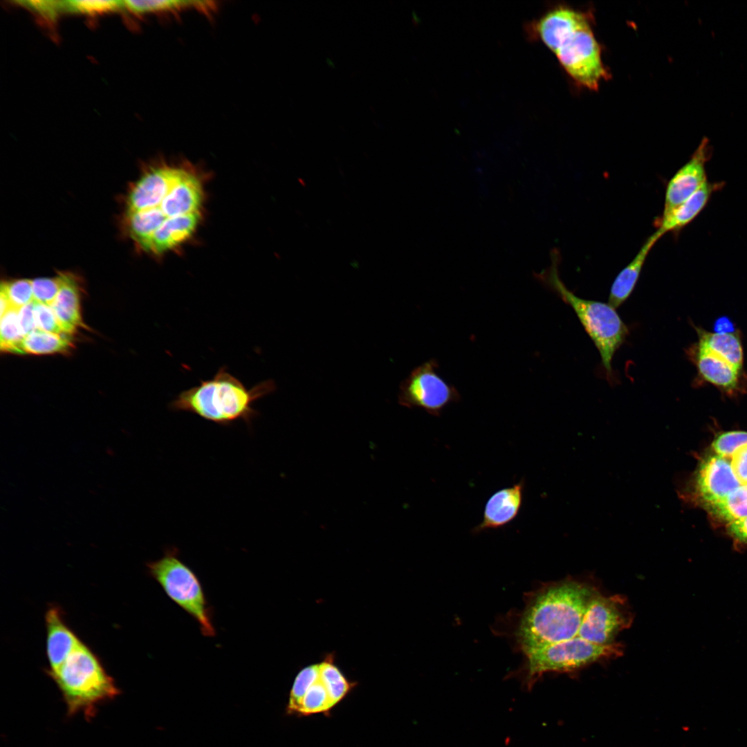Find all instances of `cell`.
Instances as JSON below:
<instances>
[{"mask_svg": "<svg viewBox=\"0 0 747 747\" xmlns=\"http://www.w3.org/2000/svg\"><path fill=\"white\" fill-rule=\"evenodd\" d=\"M275 389L276 385L272 380L248 389L223 366L212 378L201 380L199 385L180 392L169 407L173 411L193 413L223 426L238 420L250 424L259 414L252 404Z\"/></svg>", "mask_w": 747, "mask_h": 747, "instance_id": "obj_3", "label": "cell"}, {"mask_svg": "<svg viewBox=\"0 0 747 747\" xmlns=\"http://www.w3.org/2000/svg\"><path fill=\"white\" fill-rule=\"evenodd\" d=\"M721 187V183L706 182L683 203L669 212L662 214L657 221V230L663 235L681 230L704 210L712 194Z\"/></svg>", "mask_w": 747, "mask_h": 747, "instance_id": "obj_16", "label": "cell"}, {"mask_svg": "<svg viewBox=\"0 0 747 747\" xmlns=\"http://www.w3.org/2000/svg\"><path fill=\"white\" fill-rule=\"evenodd\" d=\"M201 218L199 212L167 220L153 234L146 251L161 255L176 248L192 236Z\"/></svg>", "mask_w": 747, "mask_h": 747, "instance_id": "obj_18", "label": "cell"}, {"mask_svg": "<svg viewBox=\"0 0 747 747\" xmlns=\"http://www.w3.org/2000/svg\"><path fill=\"white\" fill-rule=\"evenodd\" d=\"M68 335L36 329L23 339L19 347V354L66 353L72 348V342Z\"/></svg>", "mask_w": 747, "mask_h": 747, "instance_id": "obj_21", "label": "cell"}, {"mask_svg": "<svg viewBox=\"0 0 747 747\" xmlns=\"http://www.w3.org/2000/svg\"><path fill=\"white\" fill-rule=\"evenodd\" d=\"M124 6L137 14L160 13L176 16L182 10L194 8L202 12L203 1H124Z\"/></svg>", "mask_w": 747, "mask_h": 747, "instance_id": "obj_24", "label": "cell"}, {"mask_svg": "<svg viewBox=\"0 0 747 747\" xmlns=\"http://www.w3.org/2000/svg\"><path fill=\"white\" fill-rule=\"evenodd\" d=\"M526 658V681L531 685L546 672H569L622 654L619 643L600 645L578 636L524 653Z\"/></svg>", "mask_w": 747, "mask_h": 747, "instance_id": "obj_7", "label": "cell"}, {"mask_svg": "<svg viewBox=\"0 0 747 747\" xmlns=\"http://www.w3.org/2000/svg\"><path fill=\"white\" fill-rule=\"evenodd\" d=\"M731 466L739 481L747 486V445L737 450L731 456Z\"/></svg>", "mask_w": 747, "mask_h": 747, "instance_id": "obj_35", "label": "cell"}, {"mask_svg": "<svg viewBox=\"0 0 747 747\" xmlns=\"http://www.w3.org/2000/svg\"><path fill=\"white\" fill-rule=\"evenodd\" d=\"M328 692L319 679L307 690L295 713L311 714L326 712L333 708Z\"/></svg>", "mask_w": 747, "mask_h": 747, "instance_id": "obj_27", "label": "cell"}, {"mask_svg": "<svg viewBox=\"0 0 747 747\" xmlns=\"http://www.w3.org/2000/svg\"><path fill=\"white\" fill-rule=\"evenodd\" d=\"M47 670L57 669L82 641L65 622L60 609L50 607L45 614Z\"/></svg>", "mask_w": 747, "mask_h": 747, "instance_id": "obj_15", "label": "cell"}, {"mask_svg": "<svg viewBox=\"0 0 747 747\" xmlns=\"http://www.w3.org/2000/svg\"><path fill=\"white\" fill-rule=\"evenodd\" d=\"M436 360L431 359L414 368L401 382L398 402L409 408L418 407L439 416L448 405L458 402L460 394L439 374Z\"/></svg>", "mask_w": 747, "mask_h": 747, "instance_id": "obj_8", "label": "cell"}, {"mask_svg": "<svg viewBox=\"0 0 747 747\" xmlns=\"http://www.w3.org/2000/svg\"><path fill=\"white\" fill-rule=\"evenodd\" d=\"M319 677V664L308 665L298 673L290 692L287 707L289 713H295L304 694Z\"/></svg>", "mask_w": 747, "mask_h": 747, "instance_id": "obj_29", "label": "cell"}, {"mask_svg": "<svg viewBox=\"0 0 747 747\" xmlns=\"http://www.w3.org/2000/svg\"><path fill=\"white\" fill-rule=\"evenodd\" d=\"M727 530L732 537L747 544V517L728 523Z\"/></svg>", "mask_w": 747, "mask_h": 747, "instance_id": "obj_37", "label": "cell"}, {"mask_svg": "<svg viewBox=\"0 0 747 747\" xmlns=\"http://www.w3.org/2000/svg\"><path fill=\"white\" fill-rule=\"evenodd\" d=\"M662 236L656 230L643 243L634 259L618 274L609 292L608 304L612 307H619L632 293L649 253Z\"/></svg>", "mask_w": 747, "mask_h": 747, "instance_id": "obj_19", "label": "cell"}, {"mask_svg": "<svg viewBox=\"0 0 747 747\" xmlns=\"http://www.w3.org/2000/svg\"><path fill=\"white\" fill-rule=\"evenodd\" d=\"M711 155L709 139L703 137L690 160L669 181L663 214L683 203L708 181L706 165Z\"/></svg>", "mask_w": 747, "mask_h": 747, "instance_id": "obj_10", "label": "cell"}, {"mask_svg": "<svg viewBox=\"0 0 747 747\" xmlns=\"http://www.w3.org/2000/svg\"><path fill=\"white\" fill-rule=\"evenodd\" d=\"M685 353L696 367L701 381L714 385L729 396L741 393L744 388L743 370L735 368L697 342L690 345Z\"/></svg>", "mask_w": 747, "mask_h": 747, "instance_id": "obj_11", "label": "cell"}, {"mask_svg": "<svg viewBox=\"0 0 747 747\" xmlns=\"http://www.w3.org/2000/svg\"><path fill=\"white\" fill-rule=\"evenodd\" d=\"M596 592L587 584L566 580L533 593L515 634L520 649L524 653L577 636L587 606Z\"/></svg>", "mask_w": 747, "mask_h": 747, "instance_id": "obj_2", "label": "cell"}, {"mask_svg": "<svg viewBox=\"0 0 747 747\" xmlns=\"http://www.w3.org/2000/svg\"><path fill=\"white\" fill-rule=\"evenodd\" d=\"M551 256V266L536 274L537 279L573 309L598 350L608 378H612L611 361L629 334L627 326L609 304L585 299L569 290L559 275L558 252L553 250Z\"/></svg>", "mask_w": 747, "mask_h": 747, "instance_id": "obj_5", "label": "cell"}, {"mask_svg": "<svg viewBox=\"0 0 747 747\" xmlns=\"http://www.w3.org/2000/svg\"><path fill=\"white\" fill-rule=\"evenodd\" d=\"M524 479L495 492L487 500L481 522L472 532L499 529L510 524L519 513L524 500Z\"/></svg>", "mask_w": 747, "mask_h": 747, "instance_id": "obj_14", "label": "cell"}, {"mask_svg": "<svg viewBox=\"0 0 747 747\" xmlns=\"http://www.w3.org/2000/svg\"><path fill=\"white\" fill-rule=\"evenodd\" d=\"M632 620L624 597L605 596L597 591L587 606L578 636L596 645H611Z\"/></svg>", "mask_w": 747, "mask_h": 747, "instance_id": "obj_9", "label": "cell"}, {"mask_svg": "<svg viewBox=\"0 0 747 747\" xmlns=\"http://www.w3.org/2000/svg\"><path fill=\"white\" fill-rule=\"evenodd\" d=\"M181 166L164 165L145 172L130 190L127 213L158 207L172 188Z\"/></svg>", "mask_w": 747, "mask_h": 747, "instance_id": "obj_13", "label": "cell"}, {"mask_svg": "<svg viewBox=\"0 0 747 747\" xmlns=\"http://www.w3.org/2000/svg\"><path fill=\"white\" fill-rule=\"evenodd\" d=\"M33 304L37 329L56 334H66L50 306L35 301H33Z\"/></svg>", "mask_w": 747, "mask_h": 747, "instance_id": "obj_33", "label": "cell"}, {"mask_svg": "<svg viewBox=\"0 0 747 747\" xmlns=\"http://www.w3.org/2000/svg\"><path fill=\"white\" fill-rule=\"evenodd\" d=\"M66 704L67 714L94 717L98 706L120 694L97 655L81 641L54 670H46Z\"/></svg>", "mask_w": 747, "mask_h": 747, "instance_id": "obj_4", "label": "cell"}, {"mask_svg": "<svg viewBox=\"0 0 747 747\" xmlns=\"http://www.w3.org/2000/svg\"><path fill=\"white\" fill-rule=\"evenodd\" d=\"M714 330L717 333H732L735 331L732 322L726 317L719 318L716 321Z\"/></svg>", "mask_w": 747, "mask_h": 747, "instance_id": "obj_38", "label": "cell"}, {"mask_svg": "<svg viewBox=\"0 0 747 747\" xmlns=\"http://www.w3.org/2000/svg\"><path fill=\"white\" fill-rule=\"evenodd\" d=\"M60 288L50 306L64 333L71 335L77 328L83 327L80 293L77 280L70 273H60Z\"/></svg>", "mask_w": 747, "mask_h": 747, "instance_id": "obj_17", "label": "cell"}, {"mask_svg": "<svg viewBox=\"0 0 747 747\" xmlns=\"http://www.w3.org/2000/svg\"><path fill=\"white\" fill-rule=\"evenodd\" d=\"M19 322L24 337L37 329L34 316L33 302L19 309Z\"/></svg>", "mask_w": 747, "mask_h": 747, "instance_id": "obj_36", "label": "cell"}, {"mask_svg": "<svg viewBox=\"0 0 747 747\" xmlns=\"http://www.w3.org/2000/svg\"><path fill=\"white\" fill-rule=\"evenodd\" d=\"M19 3L49 20H55L58 13L64 11L61 1H23Z\"/></svg>", "mask_w": 747, "mask_h": 747, "instance_id": "obj_34", "label": "cell"}, {"mask_svg": "<svg viewBox=\"0 0 747 747\" xmlns=\"http://www.w3.org/2000/svg\"><path fill=\"white\" fill-rule=\"evenodd\" d=\"M706 505L713 515L728 524L747 517V486H740L721 500Z\"/></svg>", "mask_w": 747, "mask_h": 747, "instance_id": "obj_23", "label": "cell"}, {"mask_svg": "<svg viewBox=\"0 0 747 747\" xmlns=\"http://www.w3.org/2000/svg\"><path fill=\"white\" fill-rule=\"evenodd\" d=\"M19 309L10 308L1 316L0 344L2 351L19 354V347L24 338L19 322Z\"/></svg>", "mask_w": 747, "mask_h": 747, "instance_id": "obj_26", "label": "cell"}, {"mask_svg": "<svg viewBox=\"0 0 747 747\" xmlns=\"http://www.w3.org/2000/svg\"><path fill=\"white\" fill-rule=\"evenodd\" d=\"M698 336L697 343L726 360L735 368L742 370L744 352L737 332H709L694 326Z\"/></svg>", "mask_w": 747, "mask_h": 747, "instance_id": "obj_20", "label": "cell"}, {"mask_svg": "<svg viewBox=\"0 0 747 747\" xmlns=\"http://www.w3.org/2000/svg\"><path fill=\"white\" fill-rule=\"evenodd\" d=\"M741 486L726 458L711 454L699 464L695 488L704 504L721 500Z\"/></svg>", "mask_w": 747, "mask_h": 747, "instance_id": "obj_12", "label": "cell"}, {"mask_svg": "<svg viewBox=\"0 0 747 747\" xmlns=\"http://www.w3.org/2000/svg\"><path fill=\"white\" fill-rule=\"evenodd\" d=\"M531 39L542 42L579 86L594 91L609 77L591 16L566 6H557L527 26Z\"/></svg>", "mask_w": 747, "mask_h": 747, "instance_id": "obj_1", "label": "cell"}, {"mask_svg": "<svg viewBox=\"0 0 747 747\" xmlns=\"http://www.w3.org/2000/svg\"><path fill=\"white\" fill-rule=\"evenodd\" d=\"M319 672L320 679L324 685L333 706L340 702L353 685L335 665L332 657L326 658L319 664Z\"/></svg>", "mask_w": 747, "mask_h": 747, "instance_id": "obj_25", "label": "cell"}, {"mask_svg": "<svg viewBox=\"0 0 747 747\" xmlns=\"http://www.w3.org/2000/svg\"><path fill=\"white\" fill-rule=\"evenodd\" d=\"M127 230L131 239L147 250L153 234L166 221L158 208L127 213Z\"/></svg>", "mask_w": 747, "mask_h": 747, "instance_id": "obj_22", "label": "cell"}, {"mask_svg": "<svg viewBox=\"0 0 747 747\" xmlns=\"http://www.w3.org/2000/svg\"><path fill=\"white\" fill-rule=\"evenodd\" d=\"M60 278L42 277L32 280L34 301L50 306L60 288Z\"/></svg>", "mask_w": 747, "mask_h": 747, "instance_id": "obj_32", "label": "cell"}, {"mask_svg": "<svg viewBox=\"0 0 747 747\" xmlns=\"http://www.w3.org/2000/svg\"><path fill=\"white\" fill-rule=\"evenodd\" d=\"M745 445H747V432L731 431L719 434L712 448L714 454L728 459Z\"/></svg>", "mask_w": 747, "mask_h": 747, "instance_id": "obj_31", "label": "cell"}, {"mask_svg": "<svg viewBox=\"0 0 747 747\" xmlns=\"http://www.w3.org/2000/svg\"><path fill=\"white\" fill-rule=\"evenodd\" d=\"M62 3L64 11L86 14L113 11L124 7L122 1L70 0Z\"/></svg>", "mask_w": 747, "mask_h": 747, "instance_id": "obj_30", "label": "cell"}, {"mask_svg": "<svg viewBox=\"0 0 747 747\" xmlns=\"http://www.w3.org/2000/svg\"><path fill=\"white\" fill-rule=\"evenodd\" d=\"M147 566L150 575L167 596L198 622L202 634L215 636L212 609L201 582L195 573L181 560L178 550L167 549L161 558L148 562Z\"/></svg>", "mask_w": 747, "mask_h": 747, "instance_id": "obj_6", "label": "cell"}, {"mask_svg": "<svg viewBox=\"0 0 747 747\" xmlns=\"http://www.w3.org/2000/svg\"><path fill=\"white\" fill-rule=\"evenodd\" d=\"M0 295L3 296L12 308H21L34 301L32 280L21 279L3 282Z\"/></svg>", "mask_w": 747, "mask_h": 747, "instance_id": "obj_28", "label": "cell"}]
</instances>
